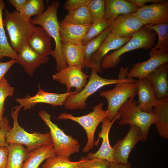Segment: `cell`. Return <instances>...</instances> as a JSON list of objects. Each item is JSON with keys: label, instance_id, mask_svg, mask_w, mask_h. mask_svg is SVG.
Returning <instances> with one entry per match:
<instances>
[{"label": "cell", "instance_id": "cell-1", "mask_svg": "<svg viewBox=\"0 0 168 168\" xmlns=\"http://www.w3.org/2000/svg\"><path fill=\"white\" fill-rule=\"evenodd\" d=\"M60 4L58 0L50 2L47 4V8L41 15L35 16L30 21L33 25H38L44 28L54 40L55 48L51 55L55 60L57 72L68 67L63 57L62 49L59 33V22L58 21L57 12Z\"/></svg>", "mask_w": 168, "mask_h": 168}, {"label": "cell", "instance_id": "cell-2", "mask_svg": "<svg viewBox=\"0 0 168 168\" xmlns=\"http://www.w3.org/2000/svg\"><path fill=\"white\" fill-rule=\"evenodd\" d=\"M156 33L149 30L143 26L132 34L130 39L119 49L106 55L101 60L100 67L102 69L116 67L120 62L121 56L125 53L137 49H149L155 44Z\"/></svg>", "mask_w": 168, "mask_h": 168}, {"label": "cell", "instance_id": "cell-3", "mask_svg": "<svg viewBox=\"0 0 168 168\" xmlns=\"http://www.w3.org/2000/svg\"><path fill=\"white\" fill-rule=\"evenodd\" d=\"M22 107L21 105H16L12 110L11 116L13 120V126L6 135L7 144L14 143L25 145L30 152L43 145L52 143L50 132L46 133L38 132L29 133L19 125L18 116Z\"/></svg>", "mask_w": 168, "mask_h": 168}, {"label": "cell", "instance_id": "cell-4", "mask_svg": "<svg viewBox=\"0 0 168 168\" xmlns=\"http://www.w3.org/2000/svg\"><path fill=\"white\" fill-rule=\"evenodd\" d=\"M134 97H130L119 108V113L121 118L119 124L138 127L142 133L141 141L145 142L148 138L149 128L157 121V118L152 112L147 113L143 111L138 106Z\"/></svg>", "mask_w": 168, "mask_h": 168}, {"label": "cell", "instance_id": "cell-5", "mask_svg": "<svg viewBox=\"0 0 168 168\" xmlns=\"http://www.w3.org/2000/svg\"><path fill=\"white\" fill-rule=\"evenodd\" d=\"M91 70V74L86 85L80 91L68 96L63 105L65 109H84L86 106L87 99L98 90L106 85L122 82L127 78L125 75L119 74L117 79L104 78L100 76L94 70Z\"/></svg>", "mask_w": 168, "mask_h": 168}, {"label": "cell", "instance_id": "cell-6", "mask_svg": "<svg viewBox=\"0 0 168 168\" xmlns=\"http://www.w3.org/2000/svg\"><path fill=\"white\" fill-rule=\"evenodd\" d=\"M137 81L133 78H127L115 84L113 89L100 92V95L108 101L107 110L109 115L107 118L109 120H112L119 114V108L130 97L137 95Z\"/></svg>", "mask_w": 168, "mask_h": 168}, {"label": "cell", "instance_id": "cell-7", "mask_svg": "<svg viewBox=\"0 0 168 168\" xmlns=\"http://www.w3.org/2000/svg\"><path fill=\"white\" fill-rule=\"evenodd\" d=\"M103 105L102 102H100L94 107L92 112L85 115L75 116L71 114L63 113L56 118L59 119L71 120L77 123L84 129L87 142L82 149L83 152H88L93 148L96 130L99 124L108 116L107 110H104L102 109Z\"/></svg>", "mask_w": 168, "mask_h": 168}, {"label": "cell", "instance_id": "cell-8", "mask_svg": "<svg viewBox=\"0 0 168 168\" xmlns=\"http://www.w3.org/2000/svg\"><path fill=\"white\" fill-rule=\"evenodd\" d=\"M39 115L50 129L53 148L56 156L69 158L71 155L79 152L80 145L78 141L66 134L53 123L49 113L42 110L39 112Z\"/></svg>", "mask_w": 168, "mask_h": 168}, {"label": "cell", "instance_id": "cell-9", "mask_svg": "<svg viewBox=\"0 0 168 168\" xmlns=\"http://www.w3.org/2000/svg\"><path fill=\"white\" fill-rule=\"evenodd\" d=\"M4 10L3 24L8 32L10 45L17 53L26 42L29 31L33 25L25 20L16 10L11 12L5 8Z\"/></svg>", "mask_w": 168, "mask_h": 168}, {"label": "cell", "instance_id": "cell-10", "mask_svg": "<svg viewBox=\"0 0 168 168\" xmlns=\"http://www.w3.org/2000/svg\"><path fill=\"white\" fill-rule=\"evenodd\" d=\"M38 88V91L35 95L15 98L16 101L22 105L25 110L30 109L38 103L47 104L53 107L61 106L63 105L69 96L77 93L75 91L63 93L48 92L42 89L39 84Z\"/></svg>", "mask_w": 168, "mask_h": 168}, {"label": "cell", "instance_id": "cell-11", "mask_svg": "<svg viewBox=\"0 0 168 168\" xmlns=\"http://www.w3.org/2000/svg\"><path fill=\"white\" fill-rule=\"evenodd\" d=\"M82 69L79 66H68L56 72L52 76V77L53 80L66 85V92H70L71 88L75 87L77 93L86 86L87 79L90 77V76L84 73Z\"/></svg>", "mask_w": 168, "mask_h": 168}, {"label": "cell", "instance_id": "cell-12", "mask_svg": "<svg viewBox=\"0 0 168 168\" xmlns=\"http://www.w3.org/2000/svg\"><path fill=\"white\" fill-rule=\"evenodd\" d=\"M150 58L146 61L134 64L128 72L127 77L128 78H146L157 68L168 63V52L160 49L148 52Z\"/></svg>", "mask_w": 168, "mask_h": 168}, {"label": "cell", "instance_id": "cell-13", "mask_svg": "<svg viewBox=\"0 0 168 168\" xmlns=\"http://www.w3.org/2000/svg\"><path fill=\"white\" fill-rule=\"evenodd\" d=\"M142 138L140 129L136 126H130V129L126 135L118 140L112 147L115 162L119 164L127 163L131 151L140 140L142 141Z\"/></svg>", "mask_w": 168, "mask_h": 168}, {"label": "cell", "instance_id": "cell-14", "mask_svg": "<svg viewBox=\"0 0 168 168\" xmlns=\"http://www.w3.org/2000/svg\"><path fill=\"white\" fill-rule=\"evenodd\" d=\"M121 114H119L111 121L107 118L102 122L101 130L98 134V140L94 142V145H98L100 138L102 139V143L99 149L96 152L89 153L86 157L89 160L97 159L105 160L110 163L116 162L114 158V151L110 145L109 134L110 129L115 121L120 119Z\"/></svg>", "mask_w": 168, "mask_h": 168}, {"label": "cell", "instance_id": "cell-15", "mask_svg": "<svg viewBox=\"0 0 168 168\" xmlns=\"http://www.w3.org/2000/svg\"><path fill=\"white\" fill-rule=\"evenodd\" d=\"M133 14L144 25H155L168 23V2L153 3L138 8Z\"/></svg>", "mask_w": 168, "mask_h": 168}, {"label": "cell", "instance_id": "cell-16", "mask_svg": "<svg viewBox=\"0 0 168 168\" xmlns=\"http://www.w3.org/2000/svg\"><path fill=\"white\" fill-rule=\"evenodd\" d=\"M131 38H120L114 35L110 32L98 50L91 57L87 68L94 70L97 73L102 72V69L100 67V64L103 57L110 51L117 50L121 48Z\"/></svg>", "mask_w": 168, "mask_h": 168}, {"label": "cell", "instance_id": "cell-17", "mask_svg": "<svg viewBox=\"0 0 168 168\" xmlns=\"http://www.w3.org/2000/svg\"><path fill=\"white\" fill-rule=\"evenodd\" d=\"M144 25L133 13L121 15L111 25L110 33L120 38H130Z\"/></svg>", "mask_w": 168, "mask_h": 168}, {"label": "cell", "instance_id": "cell-18", "mask_svg": "<svg viewBox=\"0 0 168 168\" xmlns=\"http://www.w3.org/2000/svg\"><path fill=\"white\" fill-rule=\"evenodd\" d=\"M49 60L48 57L35 52L26 42L17 53L16 61L22 66L28 75L32 77L36 68L46 63Z\"/></svg>", "mask_w": 168, "mask_h": 168}, {"label": "cell", "instance_id": "cell-19", "mask_svg": "<svg viewBox=\"0 0 168 168\" xmlns=\"http://www.w3.org/2000/svg\"><path fill=\"white\" fill-rule=\"evenodd\" d=\"M52 37L41 26L33 25L30 29L26 42L34 51L46 56L51 55Z\"/></svg>", "mask_w": 168, "mask_h": 168}, {"label": "cell", "instance_id": "cell-20", "mask_svg": "<svg viewBox=\"0 0 168 168\" xmlns=\"http://www.w3.org/2000/svg\"><path fill=\"white\" fill-rule=\"evenodd\" d=\"M137 94L138 100L137 105L144 112L150 113L158 103L155 92L150 83L146 78L138 79Z\"/></svg>", "mask_w": 168, "mask_h": 168}, {"label": "cell", "instance_id": "cell-21", "mask_svg": "<svg viewBox=\"0 0 168 168\" xmlns=\"http://www.w3.org/2000/svg\"><path fill=\"white\" fill-rule=\"evenodd\" d=\"M146 78L153 87L158 100L168 98V63L157 68Z\"/></svg>", "mask_w": 168, "mask_h": 168}, {"label": "cell", "instance_id": "cell-22", "mask_svg": "<svg viewBox=\"0 0 168 168\" xmlns=\"http://www.w3.org/2000/svg\"><path fill=\"white\" fill-rule=\"evenodd\" d=\"M104 19L111 25L120 15L134 13L138 7L125 0H105Z\"/></svg>", "mask_w": 168, "mask_h": 168}, {"label": "cell", "instance_id": "cell-23", "mask_svg": "<svg viewBox=\"0 0 168 168\" xmlns=\"http://www.w3.org/2000/svg\"><path fill=\"white\" fill-rule=\"evenodd\" d=\"M62 44L68 42L83 44L82 41L91 25H77L59 21Z\"/></svg>", "mask_w": 168, "mask_h": 168}, {"label": "cell", "instance_id": "cell-24", "mask_svg": "<svg viewBox=\"0 0 168 168\" xmlns=\"http://www.w3.org/2000/svg\"><path fill=\"white\" fill-rule=\"evenodd\" d=\"M62 49L68 66H79L82 69L86 67L84 45L64 43H62Z\"/></svg>", "mask_w": 168, "mask_h": 168}, {"label": "cell", "instance_id": "cell-25", "mask_svg": "<svg viewBox=\"0 0 168 168\" xmlns=\"http://www.w3.org/2000/svg\"><path fill=\"white\" fill-rule=\"evenodd\" d=\"M56 156L53 143L43 145L29 152V157L22 168H38L44 160Z\"/></svg>", "mask_w": 168, "mask_h": 168}, {"label": "cell", "instance_id": "cell-26", "mask_svg": "<svg viewBox=\"0 0 168 168\" xmlns=\"http://www.w3.org/2000/svg\"><path fill=\"white\" fill-rule=\"evenodd\" d=\"M152 112L156 116L157 121L154 123L160 136L168 139V98L159 100L153 109Z\"/></svg>", "mask_w": 168, "mask_h": 168}, {"label": "cell", "instance_id": "cell-27", "mask_svg": "<svg viewBox=\"0 0 168 168\" xmlns=\"http://www.w3.org/2000/svg\"><path fill=\"white\" fill-rule=\"evenodd\" d=\"M29 153L23 145L14 143L9 144L6 168H22L24 162L29 157Z\"/></svg>", "mask_w": 168, "mask_h": 168}, {"label": "cell", "instance_id": "cell-28", "mask_svg": "<svg viewBox=\"0 0 168 168\" xmlns=\"http://www.w3.org/2000/svg\"><path fill=\"white\" fill-rule=\"evenodd\" d=\"M61 21L65 23L77 25L92 24L93 23L92 16L87 6L69 12Z\"/></svg>", "mask_w": 168, "mask_h": 168}, {"label": "cell", "instance_id": "cell-29", "mask_svg": "<svg viewBox=\"0 0 168 168\" xmlns=\"http://www.w3.org/2000/svg\"><path fill=\"white\" fill-rule=\"evenodd\" d=\"M5 6L3 1L0 0V61L5 57L16 60L17 53L12 49L8 42L3 23L2 12Z\"/></svg>", "mask_w": 168, "mask_h": 168}, {"label": "cell", "instance_id": "cell-30", "mask_svg": "<svg viewBox=\"0 0 168 168\" xmlns=\"http://www.w3.org/2000/svg\"><path fill=\"white\" fill-rule=\"evenodd\" d=\"M88 160L83 156L78 161H71L69 158L56 155L47 159L42 168H78Z\"/></svg>", "mask_w": 168, "mask_h": 168}, {"label": "cell", "instance_id": "cell-31", "mask_svg": "<svg viewBox=\"0 0 168 168\" xmlns=\"http://www.w3.org/2000/svg\"><path fill=\"white\" fill-rule=\"evenodd\" d=\"M143 26L149 30L155 32L158 35V42L150 51L160 49L163 52H168V23L155 25L147 24Z\"/></svg>", "mask_w": 168, "mask_h": 168}, {"label": "cell", "instance_id": "cell-32", "mask_svg": "<svg viewBox=\"0 0 168 168\" xmlns=\"http://www.w3.org/2000/svg\"><path fill=\"white\" fill-rule=\"evenodd\" d=\"M45 8L43 0H26L19 13L25 20L30 22L32 16L41 15Z\"/></svg>", "mask_w": 168, "mask_h": 168}, {"label": "cell", "instance_id": "cell-33", "mask_svg": "<svg viewBox=\"0 0 168 168\" xmlns=\"http://www.w3.org/2000/svg\"><path fill=\"white\" fill-rule=\"evenodd\" d=\"M111 30V27L110 26L99 35L84 44L85 47V62L86 68H87V65L91 57L99 49L110 33Z\"/></svg>", "mask_w": 168, "mask_h": 168}, {"label": "cell", "instance_id": "cell-34", "mask_svg": "<svg viewBox=\"0 0 168 168\" xmlns=\"http://www.w3.org/2000/svg\"><path fill=\"white\" fill-rule=\"evenodd\" d=\"M87 6L93 19V24L97 23L104 19L105 0H90Z\"/></svg>", "mask_w": 168, "mask_h": 168}, {"label": "cell", "instance_id": "cell-35", "mask_svg": "<svg viewBox=\"0 0 168 168\" xmlns=\"http://www.w3.org/2000/svg\"><path fill=\"white\" fill-rule=\"evenodd\" d=\"M111 24L104 19L96 24H92L86 33L82 41L84 44L99 35Z\"/></svg>", "mask_w": 168, "mask_h": 168}, {"label": "cell", "instance_id": "cell-36", "mask_svg": "<svg viewBox=\"0 0 168 168\" xmlns=\"http://www.w3.org/2000/svg\"><path fill=\"white\" fill-rule=\"evenodd\" d=\"M14 91V88L10 85L4 77L0 82V112L2 114H3L4 110L5 99L8 96H12Z\"/></svg>", "mask_w": 168, "mask_h": 168}, {"label": "cell", "instance_id": "cell-37", "mask_svg": "<svg viewBox=\"0 0 168 168\" xmlns=\"http://www.w3.org/2000/svg\"><path fill=\"white\" fill-rule=\"evenodd\" d=\"M11 128L7 118H3L0 123V147L8 145L6 141V135Z\"/></svg>", "mask_w": 168, "mask_h": 168}, {"label": "cell", "instance_id": "cell-38", "mask_svg": "<svg viewBox=\"0 0 168 168\" xmlns=\"http://www.w3.org/2000/svg\"><path fill=\"white\" fill-rule=\"evenodd\" d=\"M78 168H110L109 162L100 159L88 160Z\"/></svg>", "mask_w": 168, "mask_h": 168}, {"label": "cell", "instance_id": "cell-39", "mask_svg": "<svg viewBox=\"0 0 168 168\" xmlns=\"http://www.w3.org/2000/svg\"><path fill=\"white\" fill-rule=\"evenodd\" d=\"M90 0H67L63 5L65 9L72 11L84 6H87Z\"/></svg>", "mask_w": 168, "mask_h": 168}, {"label": "cell", "instance_id": "cell-40", "mask_svg": "<svg viewBox=\"0 0 168 168\" xmlns=\"http://www.w3.org/2000/svg\"><path fill=\"white\" fill-rule=\"evenodd\" d=\"M15 60L11 59L6 62H1L0 61V82L12 66L16 63Z\"/></svg>", "mask_w": 168, "mask_h": 168}, {"label": "cell", "instance_id": "cell-41", "mask_svg": "<svg viewBox=\"0 0 168 168\" xmlns=\"http://www.w3.org/2000/svg\"><path fill=\"white\" fill-rule=\"evenodd\" d=\"M8 154V146L0 147V168H6Z\"/></svg>", "mask_w": 168, "mask_h": 168}, {"label": "cell", "instance_id": "cell-42", "mask_svg": "<svg viewBox=\"0 0 168 168\" xmlns=\"http://www.w3.org/2000/svg\"><path fill=\"white\" fill-rule=\"evenodd\" d=\"M128 1L132 3L138 8L145 5L147 2H152L153 3H160L163 2L166 0H128Z\"/></svg>", "mask_w": 168, "mask_h": 168}, {"label": "cell", "instance_id": "cell-43", "mask_svg": "<svg viewBox=\"0 0 168 168\" xmlns=\"http://www.w3.org/2000/svg\"><path fill=\"white\" fill-rule=\"evenodd\" d=\"M26 1V0H9V2L14 7L16 11L19 12Z\"/></svg>", "mask_w": 168, "mask_h": 168}, {"label": "cell", "instance_id": "cell-44", "mask_svg": "<svg viewBox=\"0 0 168 168\" xmlns=\"http://www.w3.org/2000/svg\"><path fill=\"white\" fill-rule=\"evenodd\" d=\"M109 166L110 168H132L131 164L129 161L125 164L109 162Z\"/></svg>", "mask_w": 168, "mask_h": 168}, {"label": "cell", "instance_id": "cell-45", "mask_svg": "<svg viewBox=\"0 0 168 168\" xmlns=\"http://www.w3.org/2000/svg\"><path fill=\"white\" fill-rule=\"evenodd\" d=\"M2 115L3 114L0 112V123L3 118Z\"/></svg>", "mask_w": 168, "mask_h": 168}]
</instances>
